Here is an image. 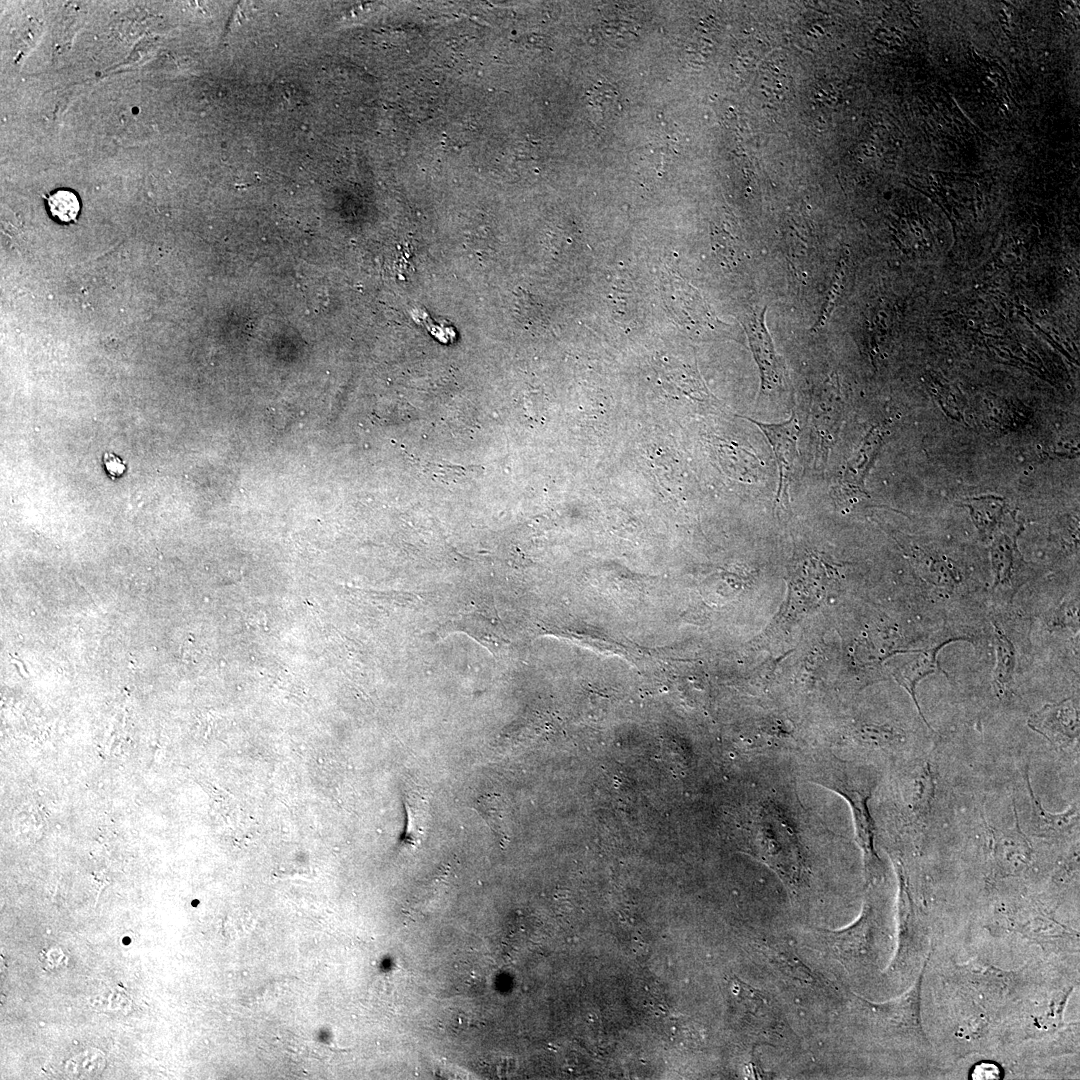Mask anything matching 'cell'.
<instances>
[{"instance_id":"1","label":"cell","mask_w":1080,"mask_h":1080,"mask_svg":"<svg viewBox=\"0 0 1080 1080\" xmlns=\"http://www.w3.org/2000/svg\"><path fill=\"white\" fill-rule=\"evenodd\" d=\"M879 883L867 885L861 915L853 924L840 930L815 929L810 932V946L838 961L853 975L876 970L888 950L886 905L878 893Z\"/></svg>"},{"instance_id":"2","label":"cell","mask_w":1080,"mask_h":1080,"mask_svg":"<svg viewBox=\"0 0 1080 1080\" xmlns=\"http://www.w3.org/2000/svg\"><path fill=\"white\" fill-rule=\"evenodd\" d=\"M810 781L836 792L847 801L856 841L862 852L866 883L881 882L885 869L875 849V824L868 806L878 781L876 772L868 766L834 756L819 760L811 771Z\"/></svg>"},{"instance_id":"3","label":"cell","mask_w":1080,"mask_h":1080,"mask_svg":"<svg viewBox=\"0 0 1080 1080\" xmlns=\"http://www.w3.org/2000/svg\"><path fill=\"white\" fill-rule=\"evenodd\" d=\"M775 809L765 806L753 820L749 851L773 869L790 890L798 891L804 882V858L797 837Z\"/></svg>"},{"instance_id":"4","label":"cell","mask_w":1080,"mask_h":1080,"mask_svg":"<svg viewBox=\"0 0 1080 1080\" xmlns=\"http://www.w3.org/2000/svg\"><path fill=\"white\" fill-rule=\"evenodd\" d=\"M929 955L913 987L904 995L885 1003H872L857 998L858 1012L867 1023L882 1034L908 1036L925 1041L920 1018V992Z\"/></svg>"},{"instance_id":"5","label":"cell","mask_w":1080,"mask_h":1080,"mask_svg":"<svg viewBox=\"0 0 1080 1080\" xmlns=\"http://www.w3.org/2000/svg\"><path fill=\"white\" fill-rule=\"evenodd\" d=\"M898 878V946L889 972H900L920 959L923 934L915 911L909 879L903 861L893 857Z\"/></svg>"},{"instance_id":"6","label":"cell","mask_w":1080,"mask_h":1080,"mask_svg":"<svg viewBox=\"0 0 1080 1080\" xmlns=\"http://www.w3.org/2000/svg\"><path fill=\"white\" fill-rule=\"evenodd\" d=\"M745 418L763 432L774 452L779 471L776 503L786 501L789 496V487L798 456L797 442L800 432L798 420L794 413L790 419L778 424L763 423L753 418Z\"/></svg>"},{"instance_id":"7","label":"cell","mask_w":1080,"mask_h":1080,"mask_svg":"<svg viewBox=\"0 0 1080 1080\" xmlns=\"http://www.w3.org/2000/svg\"><path fill=\"white\" fill-rule=\"evenodd\" d=\"M765 311L752 312L745 322L750 348L761 376V393L782 387L786 380L785 364L777 354L765 325Z\"/></svg>"},{"instance_id":"8","label":"cell","mask_w":1080,"mask_h":1080,"mask_svg":"<svg viewBox=\"0 0 1080 1080\" xmlns=\"http://www.w3.org/2000/svg\"><path fill=\"white\" fill-rule=\"evenodd\" d=\"M1028 726L1052 745L1067 750L1079 740V711L1074 700L1047 704L1028 719Z\"/></svg>"},{"instance_id":"9","label":"cell","mask_w":1080,"mask_h":1080,"mask_svg":"<svg viewBox=\"0 0 1080 1080\" xmlns=\"http://www.w3.org/2000/svg\"><path fill=\"white\" fill-rule=\"evenodd\" d=\"M842 399L836 375L830 376L816 393L811 410V422L818 439L820 457L826 459L836 443L840 428Z\"/></svg>"},{"instance_id":"10","label":"cell","mask_w":1080,"mask_h":1080,"mask_svg":"<svg viewBox=\"0 0 1080 1080\" xmlns=\"http://www.w3.org/2000/svg\"><path fill=\"white\" fill-rule=\"evenodd\" d=\"M993 858L996 871L1002 876L1019 874L1030 863L1032 847L1019 826L1015 811L1013 828L997 831L993 834Z\"/></svg>"},{"instance_id":"11","label":"cell","mask_w":1080,"mask_h":1080,"mask_svg":"<svg viewBox=\"0 0 1080 1080\" xmlns=\"http://www.w3.org/2000/svg\"><path fill=\"white\" fill-rule=\"evenodd\" d=\"M863 442L857 454L851 458L843 469L839 481L830 489V496L835 503L841 506H849L862 494L863 477L868 464L869 454L874 451L877 443L876 436L870 432Z\"/></svg>"},{"instance_id":"12","label":"cell","mask_w":1080,"mask_h":1080,"mask_svg":"<svg viewBox=\"0 0 1080 1080\" xmlns=\"http://www.w3.org/2000/svg\"><path fill=\"white\" fill-rule=\"evenodd\" d=\"M1025 782L1029 792L1031 813L1030 825L1034 835L1044 838H1060L1076 828L1079 824V807L1074 804L1061 813H1051L1045 810L1035 796L1029 780V772L1025 770Z\"/></svg>"},{"instance_id":"13","label":"cell","mask_w":1080,"mask_h":1080,"mask_svg":"<svg viewBox=\"0 0 1080 1080\" xmlns=\"http://www.w3.org/2000/svg\"><path fill=\"white\" fill-rule=\"evenodd\" d=\"M951 641L952 640L945 641L942 644L928 650L913 651V655L908 656V659L904 661L903 664H901L900 666H895L891 672L895 681L903 688H905L906 691L910 694L912 700L916 705L920 717L929 729L932 728L927 722L919 706L916 696V686L926 676L941 670L937 661L938 652L944 645L950 643Z\"/></svg>"},{"instance_id":"14","label":"cell","mask_w":1080,"mask_h":1080,"mask_svg":"<svg viewBox=\"0 0 1080 1080\" xmlns=\"http://www.w3.org/2000/svg\"><path fill=\"white\" fill-rule=\"evenodd\" d=\"M404 805L407 821L403 842L417 846L425 836L430 821L429 801L423 794L413 790L405 794Z\"/></svg>"},{"instance_id":"15","label":"cell","mask_w":1080,"mask_h":1080,"mask_svg":"<svg viewBox=\"0 0 1080 1080\" xmlns=\"http://www.w3.org/2000/svg\"><path fill=\"white\" fill-rule=\"evenodd\" d=\"M994 627L997 663L993 682L997 694L1002 697L1006 694L1012 682L1016 665V656L1013 643L1007 635L995 624Z\"/></svg>"},{"instance_id":"16","label":"cell","mask_w":1080,"mask_h":1080,"mask_svg":"<svg viewBox=\"0 0 1080 1080\" xmlns=\"http://www.w3.org/2000/svg\"><path fill=\"white\" fill-rule=\"evenodd\" d=\"M475 809L501 842L506 843L509 836L508 808L505 800L497 794L480 796L475 802Z\"/></svg>"},{"instance_id":"17","label":"cell","mask_w":1080,"mask_h":1080,"mask_svg":"<svg viewBox=\"0 0 1080 1080\" xmlns=\"http://www.w3.org/2000/svg\"><path fill=\"white\" fill-rule=\"evenodd\" d=\"M993 566L995 570L994 586L1015 593L1020 584L1014 576L1013 548L1007 544V541L1002 540L993 548Z\"/></svg>"},{"instance_id":"18","label":"cell","mask_w":1080,"mask_h":1080,"mask_svg":"<svg viewBox=\"0 0 1080 1080\" xmlns=\"http://www.w3.org/2000/svg\"><path fill=\"white\" fill-rule=\"evenodd\" d=\"M51 216L61 223L75 221L80 212V202L70 190L60 189L45 196Z\"/></svg>"},{"instance_id":"19","label":"cell","mask_w":1080,"mask_h":1080,"mask_svg":"<svg viewBox=\"0 0 1080 1080\" xmlns=\"http://www.w3.org/2000/svg\"><path fill=\"white\" fill-rule=\"evenodd\" d=\"M105 1067L101 1052L89 1049L69 1060L67 1073L76 1078H92L99 1075Z\"/></svg>"},{"instance_id":"20","label":"cell","mask_w":1080,"mask_h":1080,"mask_svg":"<svg viewBox=\"0 0 1080 1080\" xmlns=\"http://www.w3.org/2000/svg\"><path fill=\"white\" fill-rule=\"evenodd\" d=\"M845 267V260L841 259L839 266L836 269L831 287L828 290V294L822 307L820 317L814 325L815 329H819L824 326V324L829 319L833 309L835 308L838 299L841 296L846 277Z\"/></svg>"},{"instance_id":"21","label":"cell","mask_w":1080,"mask_h":1080,"mask_svg":"<svg viewBox=\"0 0 1080 1080\" xmlns=\"http://www.w3.org/2000/svg\"><path fill=\"white\" fill-rule=\"evenodd\" d=\"M103 465L107 474L113 480L123 475L127 469L126 463L118 455L112 452H105L103 454Z\"/></svg>"}]
</instances>
